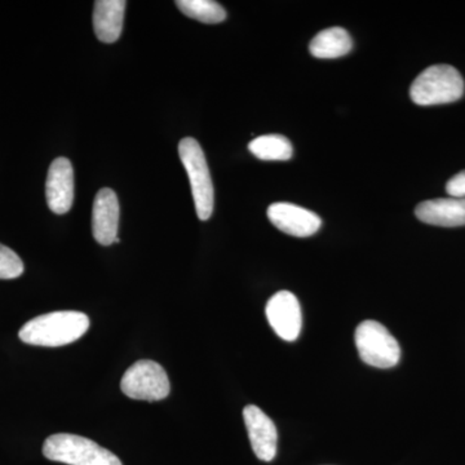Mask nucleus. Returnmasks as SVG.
I'll list each match as a JSON object with an SVG mask.
<instances>
[{
  "mask_svg": "<svg viewBox=\"0 0 465 465\" xmlns=\"http://www.w3.org/2000/svg\"><path fill=\"white\" fill-rule=\"evenodd\" d=\"M90 327V318L81 312H52L33 318L18 332L21 341L38 347H63L81 339Z\"/></svg>",
  "mask_w": 465,
  "mask_h": 465,
  "instance_id": "1",
  "label": "nucleus"
},
{
  "mask_svg": "<svg viewBox=\"0 0 465 465\" xmlns=\"http://www.w3.org/2000/svg\"><path fill=\"white\" fill-rule=\"evenodd\" d=\"M464 94V81L454 66L427 67L410 88L412 103L420 106L442 105L455 103Z\"/></svg>",
  "mask_w": 465,
  "mask_h": 465,
  "instance_id": "2",
  "label": "nucleus"
},
{
  "mask_svg": "<svg viewBox=\"0 0 465 465\" xmlns=\"http://www.w3.org/2000/svg\"><path fill=\"white\" fill-rule=\"evenodd\" d=\"M43 455L67 465H124L121 459L94 440L70 433L48 437L43 445Z\"/></svg>",
  "mask_w": 465,
  "mask_h": 465,
  "instance_id": "3",
  "label": "nucleus"
},
{
  "mask_svg": "<svg viewBox=\"0 0 465 465\" xmlns=\"http://www.w3.org/2000/svg\"><path fill=\"white\" fill-rule=\"evenodd\" d=\"M179 155L191 180L197 215L202 222H206L213 213L215 192L203 150L197 140L185 137L179 143Z\"/></svg>",
  "mask_w": 465,
  "mask_h": 465,
  "instance_id": "4",
  "label": "nucleus"
},
{
  "mask_svg": "<svg viewBox=\"0 0 465 465\" xmlns=\"http://www.w3.org/2000/svg\"><path fill=\"white\" fill-rule=\"evenodd\" d=\"M354 341L361 360L366 365L391 369L400 362L399 341L388 331L387 327L376 321H365L358 324Z\"/></svg>",
  "mask_w": 465,
  "mask_h": 465,
  "instance_id": "5",
  "label": "nucleus"
},
{
  "mask_svg": "<svg viewBox=\"0 0 465 465\" xmlns=\"http://www.w3.org/2000/svg\"><path fill=\"white\" fill-rule=\"evenodd\" d=\"M121 390L130 399L154 402L167 399L171 384L163 367L154 361L143 360L125 371Z\"/></svg>",
  "mask_w": 465,
  "mask_h": 465,
  "instance_id": "6",
  "label": "nucleus"
},
{
  "mask_svg": "<svg viewBox=\"0 0 465 465\" xmlns=\"http://www.w3.org/2000/svg\"><path fill=\"white\" fill-rule=\"evenodd\" d=\"M266 318L272 329L286 341H295L302 332V308L299 300L290 291H280L269 300Z\"/></svg>",
  "mask_w": 465,
  "mask_h": 465,
  "instance_id": "7",
  "label": "nucleus"
},
{
  "mask_svg": "<svg viewBox=\"0 0 465 465\" xmlns=\"http://www.w3.org/2000/svg\"><path fill=\"white\" fill-rule=\"evenodd\" d=\"M45 198L52 213L64 215L74 202V171L72 162L60 157L52 162L45 183Z\"/></svg>",
  "mask_w": 465,
  "mask_h": 465,
  "instance_id": "8",
  "label": "nucleus"
},
{
  "mask_svg": "<svg viewBox=\"0 0 465 465\" xmlns=\"http://www.w3.org/2000/svg\"><path fill=\"white\" fill-rule=\"evenodd\" d=\"M268 217L275 228L293 237H311L322 225V220L313 211L286 202L271 204Z\"/></svg>",
  "mask_w": 465,
  "mask_h": 465,
  "instance_id": "9",
  "label": "nucleus"
},
{
  "mask_svg": "<svg viewBox=\"0 0 465 465\" xmlns=\"http://www.w3.org/2000/svg\"><path fill=\"white\" fill-rule=\"evenodd\" d=\"M244 424L256 457L272 461L277 454L278 432L275 424L258 406H246L243 410Z\"/></svg>",
  "mask_w": 465,
  "mask_h": 465,
  "instance_id": "10",
  "label": "nucleus"
},
{
  "mask_svg": "<svg viewBox=\"0 0 465 465\" xmlns=\"http://www.w3.org/2000/svg\"><path fill=\"white\" fill-rule=\"evenodd\" d=\"M119 201L115 192L109 188L101 189L96 194L92 211V232L94 240L103 246L115 243L118 238Z\"/></svg>",
  "mask_w": 465,
  "mask_h": 465,
  "instance_id": "11",
  "label": "nucleus"
},
{
  "mask_svg": "<svg viewBox=\"0 0 465 465\" xmlns=\"http://www.w3.org/2000/svg\"><path fill=\"white\" fill-rule=\"evenodd\" d=\"M415 215L425 224L445 226L465 225L464 198H439L421 202L415 210Z\"/></svg>",
  "mask_w": 465,
  "mask_h": 465,
  "instance_id": "12",
  "label": "nucleus"
},
{
  "mask_svg": "<svg viewBox=\"0 0 465 465\" xmlns=\"http://www.w3.org/2000/svg\"><path fill=\"white\" fill-rule=\"evenodd\" d=\"M124 0H97L94 3V29L103 43H114L124 30Z\"/></svg>",
  "mask_w": 465,
  "mask_h": 465,
  "instance_id": "13",
  "label": "nucleus"
},
{
  "mask_svg": "<svg viewBox=\"0 0 465 465\" xmlns=\"http://www.w3.org/2000/svg\"><path fill=\"white\" fill-rule=\"evenodd\" d=\"M353 48L351 35L342 27H330L314 36L309 51L317 58H338L345 56Z\"/></svg>",
  "mask_w": 465,
  "mask_h": 465,
  "instance_id": "14",
  "label": "nucleus"
},
{
  "mask_svg": "<svg viewBox=\"0 0 465 465\" xmlns=\"http://www.w3.org/2000/svg\"><path fill=\"white\" fill-rule=\"evenodd\" d=\"M249 150L262 161H289L292 158V143L282 134H264L250 143Z\"/></svg>",
  "mask_w": 465,
  "mask_h": 465,
  "instance_id": "15",
  "label": "nucleus"
},
{
  "mask_svg": "<svg viewBox=\"0 0 465 465\" xmlns=\"http://www.w3.org/2000/svg\"><path fill=\"white\" fill-rule=\"evenodd\" d=\"M174 5L185 16L203 24H220L226 18L225 9L213 0H177Z\"/></svg>",
  "mask_w": 465,
  "mask_h": 465,
  "instance_id": "16",
  "label": "nucleus"
},
{
  "mask_svg": "<svg viewBox=\"0 0 465 465\" xmlns=\"http://www.w3.org/2000/svg\"><path fill=\"white\" fill-rule=\"evenodd\" d=\"M24 273V262L14 250L0 243V280H15Z\"/></svg>",
  "mask_w": 465,
  "mask_h": 465,
  "instance_id": "17",
  "label": "nucleus"
},
{
  "mask_svg": "<svg viewBox=\"0 0 465 465\" xmlns=\"http://www.w3.org/2000/svg\"><path fill=\"white\" fill-rule=\"evenodd\" d=\"M446 192L450 197L464 198L465 200V170L449 180L446 183Z\"/></svg>",
  "mask_w": 465,
  "mask_h": 465,
  "instance_id": "18",
  "label": "nucleus"
}]
</instances>
